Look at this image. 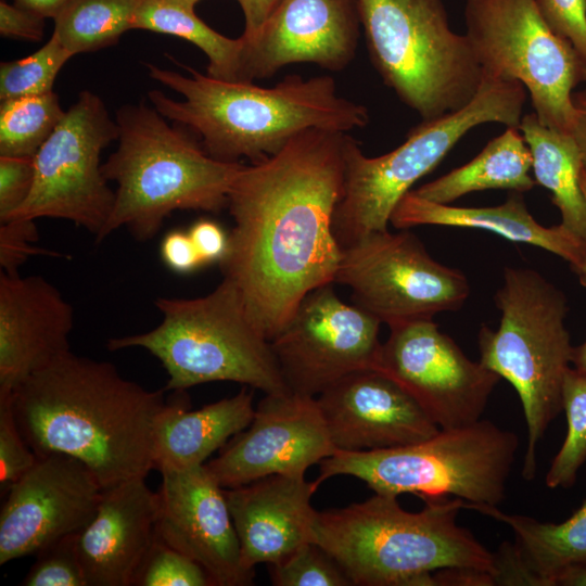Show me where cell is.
I'll return each instance as SVG.
<instances>
[{
	"instance_id": "obj_1",
	"label": "cell",
	"mask_w": 586,
	"mask_h": 586,
	"mask_svg": "<svg viewBox=\"0 0 586 586\" xmlns=\"http://www.w3.org/2000/svg\"><path fill=\"white\" fill-rule=\"evenodd\" d=\"M347 133L306 129L278 153L243 165L229 191L234 226L220 266L269 342L309 292L335 283L342 250L333 217Z\"/></svg>"
},
{
	"instance_id": "obj_2",
	"label": "cell",
	"mask_w": 586,
	"mask_h": 586,
	"mask_svg": "<svg viewBox=\"0 0 586 586\" xmlns=\"http://www.w3.org/2000/svg\"><path fill=\"white\" fill-rule=\"evenodd\" d=\"M5 397L37 456L75 458L103 489L154 469L153 431L166 405L164 391L125 379L111 362L68 351Z\"/></svg>"
},
{
	"instance_id": "obj_3",
	"label": "cell",
	"mask_w": 586,
	"mask_h": 586,
	"mask_svg": "<svg viewBox=\"0 0 586 586\" xmlns=\"http://www.w3.org/2000/svg\"><path fill=\"white\" fill-rule=\"evenodd\" d=\"M189 75L146 64L149 76L182 95H148L166 119L196 135L206 153L222 162L252 163L278 153L309 128L342 132L365 127L368 109L337 93L331 76L290 75L272 87L228 81L182 65Z\"/></svg>"
},
{
	"instance_id": "obj_4",
	"label": "cell",
	"mask_w": 586,
	"mask_h": 586,
	"mask_svg": "<svg viewBox=\"0 0 586 586\" xmlns=\"http://www.w3.org/2000/svg\"><path fill=\"white\" fill-rule=\"evenodd\" d=\"M425 502L410 512L397 496L374 493L361 502L316 511L310 540L355 586H432V573L448 568L483 570L494 577V553L457 523L463 500Z\"/></svg>"
},
{
	"instance_id": "obj_5",
	"label": "cell",
	"mask_w": 586,
	"mask_h": 586,
	"mask_svg": "<svg viewBox=\"0 0 586 586\" xmlns=\"http://www.w3.org/2000/svg\"><path fill=\"white\" fill-rule=\"evenodd\" d=\"M118 146L102 164L117 184L109 220L95 240L127 227L140 241L154 237L175 211L217 213L227 206L231 186L244 164L218 161L188 128L145 102L116 111Z\"/></svg>"
},
{
	"instance_id": "obj_6",
	"label": "cell",
	"mask_w": 586,
	"mask_h": 586,
	"mask_svg": "<svg viewBox=\"0 0 586 586\" xmlns=\"http://www.w3.org/2000/svg\"><path fill=\"white\" fill-rule=\"evenodd\" d=\"M494 303L499 326L496 330L481 326L480 361L519 395L527 429L522 476L531 481L536 475L538 443L562 410V385L572 364L568 300L538 271L505 267Z\"/></svg>"
},
{
	"instance_id": "obj_7",
	"label": "cell",
	"mask_w": 586,
	"mask_h": 586,
	"mask_svg": "<svg viewBox=\"0 0 586 586\" xmlns=\"http://www.w3.org/2000/svg\"><path fill=\"white\" fill-rule=\"evenodd\" d=\"M163 316L154 329L112 337L107 348L140 347L156 357L167 372V391L228 381L284 394L283 380L270 342L250 319L241 295L228 279L205 296L158 297Z\"/></svg>"
},
{
	"instance_id": "obj_8",
	"label": "cell",
	"mask_w": 586,
	"mask_h": 586,
	"mask_svg": "<svg viewBox=\"0 0 586 586\" xmlns=\"http://www.w3.org/2000/svg\"><path fill=\"white\" fill-rule=\"evenodd\" d=\"M526 94L521 82L482 72V82L469 104L422 120L399 146L383 155H365L347 133L343 194L333 217V233L341 250L369 233L388 230L402 198L471 129L486 123L519 127Z\"/></svg>"
},
{
	"instance_id": "obj_9",
	"label": "cell",
	"mask_w": 586,
	"mask_h": 586,
	"mask_svg": "<svg viewBox=\"0 0 586 586\" xmlns=\"http://www.w3.org/2000/svg\"><path fill=\"white\" fill-rule=\"evenodd\" d=\"M519 440L488 420L440 430L409 445L336 450L319 462V486L330 477L351 475L377 494H413L423 500L443 497L498 506L506 497Z\"/></svg>"
},
{
	"instance_id": "obj_10",
	"label": "cell",
	"mask_w": 586,
	"mask_h": 586,
	"mask_svg": "<svg viewBox=\"0 0 586 586\" xmlns=\"http://www.w3.org/2000/svg\"><path fill=\"white\" fill-rule=\"evenodd\" d=\"M371 62L398 99L431 120L476 94L482 68L443 0H358Z\"/></svg>"
},
{
	"instance_id": "obj_11",
	"label": "cell",
	"mask_w": 586,
	"mask_h": 586,
	"mask_svg": "<svg viewBox=\"0 0 586 586\" xmlns=\"http://www.w3.org/2000/svg\"><path fill=\"white\" fill-rule=\"evenodd\" d=\"M463 16L482 72L521 82L538 120L571 135L586 59L548 27L535 0H464Z\"/></svg>"
},
{
	"instance_id": "obj_12",
	"label": "cell",
	"mask_w": 586,
	"mask_h": 586,
	"mask_svg": "<svg viewBox=\"0 0 586 586\" xmlns=\"http://www.w3.org/2000/svg\"><path fill=\"white\" fill-rule=\"evenodd\" d=\"M118 139L104 102L84 90L34 156L31 191L9 219L58 218L94 234L105 227L115 192L102 174V151Z\"/></svg>"
},
{
	"instance_id": "obj_13",
	"label": "cell",
	"mask_w": 586,
	"mask_h": 586,
	"mask_svg": "<svg viewBox=\"0 0 586 586\" xmlns=\"http://www.w3.org/2000/svg\"><path fill=\"white\" fill-rule=\"evenodd\" d=\"M334 282L388 327L456 311L470 295L466 275L435 260L406 229L372 232L343 249Z\"/></svg>"
},
{
	"instance_id": "obj_14",
	"label": "cell",
	"mask_w": 586,
	"mask_h": 586,
	"mask_svg": "<svg viewBox=\"0 0 586 586\" xmlns=\"http://www.w3.org/2000/svg\"><path fill=\"white\" fill-rule=\"evenodd\" d=\"M388 328L373 369L408 392L441 430L480 421L501 378L468 358L433 319Z\"/></svg>"
},
{
	"instance_id": "obj_15",
	"label": "cell",
	"mask_w": 586,
	"mask_h": 586,
	"mask_svg": "<svg viewBox=\"0 0 586 586\" xmlns=\"http://www.w3.org/2000/svg\"><path fill=\"white\" fill-rule=\"evenodd\" d=\"M381 321L343 302L332 284L309 292L270 341L290 392L317 397L344 377L373 369Z\"/></svg>"
},
{
	"instance_id": "obj_16",
	"label": "cell",
	"mask_w": 586,
	"mask_h": 586,
	"mask_svg": "<svg viewBox=\"0 0 586 586\" xmlns=\"http://www.w3.org/2000/svg\"><path fill=\"white\" fill-rule=\"evenodd\" d=\"M103 488L75 458L49 454L8 488L0 511V564L36 556L79 534L92 520Z\"/></svg>"
},
{
	"instance_id": "obj_17",
	"label": "cell",
	"mask_w": 586,
	"mask_h": 586,
	"mask_svg": "<svg viewBox=\"0 0 586 586\" xmlns=\"http://www.w3.org/2000/svg\"><path fill=\"white\" fill-rule=\"evenodd\" d=\"M336 451L316 397L266 394L251 423L205 463L224 488L273 475L305 476Z\"/></svg>"
},
{
	"instance_id": "obj_18",
	"label": "cell",
	"mask_w": 586,
	"mask_h": 586,
	"mask_svg": "<svg viewBox=\"0 0 586 586\" xmlns=\"http://www.w3.org/2000/svg\"><path fill=\"white\" fill-rule=\"evenodd\" d=\"M160 473L156 537L200 564L213 586L251 585L225 488L206 466Z\"/></svg>"
},
{
	"instance_id": "obj_19",
	"label": "cell",
	"mask_w": 586,
	"mask_h": 586,
	"mask_svg": "<svg viewBox=\"0 0 586 586\" xmlns=\"http://www.w3.org/2000/svg\"><path fill=\"white\" fill-rule=\"evenodd\" d=\"M360 26L358 0H282L244 42L241 81L271 77L295 63L340 72L356 55Z\"/></svg>"
},
{
	"instance_id": "obj_20",
	"label": "cell",
	"mask_w": 586,
	"mask_h": 586,
	"mask_svg": "<svg viewBox=\"0 0 586 586\" xmlns=\"http://www.w3.org/2000/svg\"><path fill=\"white\" fill-rule=\"evenodd\" d=\"M316 398L336 450L409 445L441 430L408 392L374 369L355 371Z\"/></svg>"
},
{
	"instance_id": "obj_21",
	"label": "cell",
	"mask_w": 586,
	"mask_h": 586,
	"mask_svg": "<svg viewBox=\"0 0 586 586\" xmlns=\"http://www.w3.org/2000/svg\"><path fill=\"white\" fill-rule=\"evenodd\" d=\"M74 310L41 276L0 273V397L67 353Z\"/></svg>"
},
{
	"instance_id": "obj_22",
	"label": "cell",
	"mask_w": 586,
	"mask_h": 586,
	"mask_svg": "<svg viewBox=\"0 0 586 586\" xmlns=\"http://www.w3.org/2000/svg\"><path fill=\"white\" fill-rule=\"evenodd\" d=\"M157 493L145 476L102 492L77 547L87 586H131L156 537Z\"/></svg>"
},
{
	"instance_id": "obj_23",
	"label": "cell",
	"mask_w": 586,
	"mask_h": 586,
	"mask_svg": "<svg viewBox=\"0 0 586 586\" xmlns=\"http://www.w3.org/2000/svg\"><path fill=\"white\" fill-rule=\"evenodd\" d=\"M318 487L305 476L273 474L225 488L245 570L277 564L311 542V498Z\"/></svg>"
},
{
	"instance_id": "obj_24",
	"label": "cell",
	"mask_w": 586,
	"mask_h": 586,
	"mask_svg": "<svg viewBox=\"0 0 586 586\" xmlns=\"http://www.w3.org/2000/svg\"><path fill=\"white\" fill-rule=\"evenodd\" d=\"M390 224L397 229L433 225L485 230L556 254L571 268L586 256V247L560 225H540L528 212L523 193L515 191L496 206L461 207L425 200L411 190L396 205Z\"/></svg>"
},
{
	"instance_id": "obj_25",
	"label": "cell",
	"mask_w": 586,
	"mask_h": 586,
	"mask_svg": "<svg viewBox=\"0 0 586 586\" xmlns=\"http://www.w3.org/2000/svg\"><path fill=\"white\" fill-rule=\"evenodd\" d=\"M253 392L242 388L231 397L190 410L179 398L158 412L153 431L154 469L180 470L205 464L252 421Z\"/></svg>"
},
{
	"instance_id": "obj_26",
	"label": "cell",
	"mask_w": 586,
	"mask_h": 586,
	"mask_svg": "<svg viewBox=\"0 0 586 586\" xmlns=\"http://www.w3.org/2000/svg\"><path fill=\"white\" fill-rule=\"evenodd\" d=\"M532 154L536 181L551 193L559 209V224L586 247V198L582 189L581 153L573 137L544 126L535 115L522 116L519 124Z\"/></svg>"
},
{
	"instance_id": "obj_27",
	"label": "cell",
	"mask_w": 586,
	"mask_h": 586,
	"mask_svg": "<svg viewBox=\"0 0 586 586\" xmlns=\"http://www.w3.org/2000/svg\"><path fill=\"white\" fill-rule=\"evenodd\" d=\"M531 171L532 154L521 131L518 127H506L470 162L412 191L440 204H450L483 190L524 193L536 184Z\"/></svg>"
},
{
	"instance_id": "obj_28",
	"label": "cell",
	"mask_w": 586,
	"mask_h": 586,
	"mask_svg": "<svg viewBox=\"0 0 586 586\" xmlns=\"http://www.w3.org/2000/svg\"><path fill=\"white\" fill-rule=\"evenodd\" d=\"M462 507L508 525L514 533V545L520 556L542 586H551L552 577L562 569L586 563V499L570 518L560 523L508 514L492 505L463 501Z\"/></svg>"
},
{
	"instance_id": "obj_29",
	"label": "cell",
	"mask_w": 586,
	"mask_h": 586,
	"mask_svg": "<svg viewBox=\"0 0 586 586\" xmlns=\"http://www.w3.org/2000/svg\"><path fill=\"white\" fill-rule=\"evenodd\" d=\"M132 29L166 34L184 39L208 58L207 75L228 81H241L244 41L229 38L209 27L195 9L177 0H142Z\"/></svg>"
},
{
	"instance_id": "obj_30",
	"label": "cell",
	"mask_w": 586,
	"mask_h": 586,
	"mask_svg": "<svg viewBox=\"0 0 586 586\" xmlns=\"http://www.w3.org/2000/svg\"><path fill=\"white\" fill-rule=\"evenodd\" d=\"M142 0H71L53 20V33L73 54L98 51L132 29Z\"/></svg>"
},
{
	"instance_id": "obj_31",
	"label": "cell",
	"mask_w": 586,
	"mask_h": 586,
	"mask_svg": "<svg viewBox=\"0 0 586 586\" xmlns=\"http://www.w3.org/2000/svg\"><path fill=\"white\" fill-rule=\"evenodd\" d=\"M59 95L46 94L2 101L0 156L34 157L65 115Z\"/></svg>"
},
{
	"instance_id": "obj_32",
	"label": "cell",
	"mask_w": 586,
	"mask_h": 586,
	"mask_svg": "<svg viewBox=\"0 0 586 586\" xmlns=\"http://www.w3.org/2000/svg\"><path fill=\"white\" fill-rule=\"evenodd\" d=\"M568 431L545 477L549 488L571 487L586 462V375L569 368L562 385Z\"/></svg>"
},
{
	"instance_id": "obj_33",
	"label": "cell",
	"mask_w": 586,
	"mask_h": 586,
	"mask_svg": "<svg viewBox=\"0 0 586 586\" xmlns=\"http://www.w3.org/2000/svg\"><path fill=\"white\" fill-rule=\"evenodd\" d=\"M74 56L51 35L48 42L26 58L0 64V101L46 94L53 91L56 76Z\"/></svg>"
},
{
	"instance_id": "obj_34",
	"label": "cell",
	"mask_w": 586,
	"mask_h": 586,
	"mask_svg": "<svg viewBox=\"0 0 586 586\" xmlns=\"http://www.w3.org/2000/svg\"><path fill=\"white\" fill-rule=\"evenodd\" d=\"M275 586H352L336 560L321 546L308 542L285 560L269 565Z\"/></svg>"
},
{
	"instance_id": "obj_35",
	"label": "cell",
	"mask_w": 586,
	"mask_h": 586,
	"mask_svg": "<svg viewBox=\"0 0 586 586\" xmlns=\"http://www.w3.org/2000/svg\"><path fill=\"white\" fill-rule=\"evenodd\" d=\"M133 585L213 586V583L194 560L155 537Z\"/></svg>"
},
{
	"instance_id": "obj_36",
	"label": "cell",
	"mask_w": 586,
	"mask_h": 586,
	"mask_svg": "<svg viewBox=\"0 0 586 586\" xmlns=\"http://www.w3.org/2000/svg\"><path fill=\"white\" fill-rule=\"evenodd\" d=\"M78 534L63 537L36 555L25 586H87L77 547Z\"/></svg>"
},
{
	"instance_id": "obj_37",
	"label": "cell",
	"mask_w": 586,
	"mask_h": 586,
	"mask_svg": "<svg viewBox=\"0 0 586 586\" xmlns=\"http://www.w3.org/2000/svg\"><path fill=\"white\" fill-rule=\"evenodd\" d=\"M38 456L25 441L14 417L10 398L0 397V485L7 489L24 475Z\"/></svg>"
},
{
	"instance_id": "obj_38",
	"label": "cell",
	"mask_w": 586,
	"mask_h": 586,
	"mask_svg": "<svg viewBox=\"0 0 586 586\" xmlns=\"http://www.w3.org/2000/svg\"><path fill=\"white\" fill-rule=\"evenodd\" d=\"M37 240L38 230L35 220L11 219L0 222L1 272L18 273L20 266L33 255H59L56 252L34 245Z\"/></svg>"
},
{
	"instance_id": "obj_39",
	"label": "cell",
	"mask_w": 586,
	"mask_h": 586,
	"mask_svg": "<svg viewBox=\"0 0 586 586\" xmlns=\"http://www.w3.org/2000/svg\"><path fill=\"white\" fill-rule=\"evenodd\" d=\"M548 27L586 59V0H535Z\"/></svg>"
},
{
	"instance_id": "obj_40",
	"label": "cell",
	"mask_w": 586,
	"mask_h": 586,
	"mask_svg": "<svg viewBox=\"0 0 586 586\" xmlns=\"http://www.w3.org/2000/svg\"><path fill=\"white\" fill-rule=\"evenodd\" d=\"M34 157L0 156V222L27 200L34 183Z\"/></svg>"
},
{
	"instance_id": "obj_41",
	"label": "cell",
	"mask_w": 586,
	"mask_h": 586,
	"mask_svg": "<svg viewBox=\"0 0 586 586\" xmlns=\"http://www.w3.org/2000/svg\"><path fill=\"white\" fill-rule=\"evenodd\" d=\"M160 254L163 263L174 272L191 273L204 264L189 232L173 230L162 240Z\"/></svg>"
},
{
	"instance_id": "obj_42",
	"label": "cell",
	"mask_w": 586,
	"mask_h": 586,
	"mask_svg": "<svg viewBox=\"0 0 586 586\" xmlns=\"http://www.w3.org/2000/svg\"><path fill=\"white\" fill-rule=\"evenodd\" d=\"M44 17L5 0L0 1V34L2 37L40 41L43 37Z\"/></svg>"
},
{
	"instance_id": "obj_43",
	"label": "cell",
	"mask_w": 586,
	"mask_h": 586,
	"mask_svg": "<svg viewBox=\"0 0 586 586\" xmlns=\"http://www.w3.org/2000/svg\"><path fill=\"white\" fill-rule=\"evenodd\" d=\"M495 585L542 586L538 577L526 566L514 544L504 543L494 553Z\"/></svg>"
},
{
	"instance_id": "obj_44",
	"label": "cell",
	"mask_w": 586,
	"mask_h": 586,
	"mask_svg": "<svg viewBox=\"0 0 586 586\" xmlns=\"http://www.w3.org/2000/svg\"><path fill=\"white\" fill-rule=\"evenodd\" d=\"M188 232L205 265L224 260L228 252L229 235L217 222L200 219Z\"/></svg>"
},
{
	"instance_id": "obj_45",
	"label": "cell",
	"mask_w": 586,
	"mask_h": 586,
	"mask_svg": "<svg viewBox=\"0 0 586 586\" xmlns=\"http://www.w3.org/2000/svg\"><path fill=\"white\" fill-rule=\"evenodd\" d=\"M244 15V42L252 41L282 0H237Z\"/></svg>"
},
{
	"instance_id": "obj_46",
	"label": "cell",
	"mask_w": 586,
	"mask_h": 586,
	"mask_svg": "<svg viewBox=\"0 0 586 586\" xmlns=\"http://www.w3.org/2000/svg\"><path fill=\"white\" fill-rule=\"evenodd\" d=\"M575 117L571 136L581 153L583 171L586 175V87L573 93Z\"/></svg>"
},
{
	"instance_id": "obj_47",
	"label": "cell",
	"mask_w": 586,
	"mask_h": 586,
	"mask_svg": "<svg viewBox=\"0 0 586 586\" xmlns=\"http://www.w3.org/2000/svg\"><path fill=\"white\" fill-rule=\"evenodd\" d=\"M71 0H14V4L44 18L54 20Z\"/></svg>"
},
{
	"instance_id": "obj_48",
	"label": "cell",
	"mask_w": 586,
	"mask_h": 586,
	"mask_svg": "<svg viewBox=\"0 0 586 586\" xmlns=\"http://www.w3.org/2000/svg\"><path fill=\"white\" fill-rule=\"evenodd\" d=\"M551 586H586V563L562 569L552 577Z\"/></svg>"
},
{
	"instance_id": "obj_49",
	"label": "cell",
	"mask_w": 586,
	"mask_h": 586,
	"mask_svg": "<svg viewBox=\"0 0 586 586\" xmlns=\"http://www.w3.org/2000/svg\"><path fill=\"white\" fill-rule=\"evenodd\" d=\"M572 364L574 369L586 375V341L573 347Z\"/></svg>"
},
{
	"instance_id": "obj_50",
	"label": "cell",
	"mask_w": 586,
	"mask_h": 586,
	"mask_svg": "<svg viewBox=\"0 0 586 586\" xmlns=\"http://www.w3.org/2000/svg\"><path fill=\"white\" fill-rule=\"evenodd\" d=\"M581 184L586 198V175L584 174V171L582 173ZM572 270L577 276L579 283L586 288V256L583 262L578 266L572 268Z\"/></svg>"
},
{
	"instance_id": "obj_51",
	"label": "cell",
	"mask_w": 586,
	"mask_h": 586,
	"mask_svg": "<svg viewBox=\"0 0 586 586\" xmlns=\"http://www.w3.org/2000/svg\"><path fill=\"white\" fill-rule=\"evenodd\" d=\"M177 1L180 2L181 4L188 7V8L195 9L196 4L201 0H177Z\"/></svg>"
}]
</instances>
